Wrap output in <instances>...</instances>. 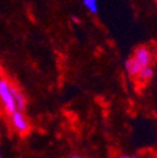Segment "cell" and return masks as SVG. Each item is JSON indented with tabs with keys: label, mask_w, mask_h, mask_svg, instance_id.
I'll use <instances>...</instances> for the list:
<instances>
[{
	"label": "cell",
	"mask_w": 157,
	"mask_h": 158,
	"mask_svg": "<svg viewBox=\"0 0 157 158\" xmlns=\"http://www.w3.org/2000/svg\"><path fill=\"white\" fill-rule=\"evenodd\" d=\"M10 85L11 84H9V82L5 78L0 77V103H2L5 113L9 115L16 110L13 95H11V90H10Z\"/></svg>",
	"instance_id": "cell-1"
},
{
	"label": "cell",
	"mask_w": 157,
	"mask_h": 158,
	"mask_svg": "<svg viewBox=\"0 0 157 158\" xmlns=\"http://www.w3.org/2000/svg\"><path fill=\"white\" fill-rule=\"evenodd\" d=\"M10 123L13 126V128L20 134H25L29 132L30 129V124H29V121L28 118L25 117V114L23 112H19V110H15L10 115Z\"/></svg>",
	"instance_id": "cell-2"
},
{
	"label": "cell",
	"mask_w": 157,
	"mask_h": 158,
	"mask_svg": "<svg viewBox=\"0 0 157 158\" xmlns=\"http://www.w3.org/2000/svg\"><path fill=\"white\" fill-rule=\"evenodd\" d=\"M133 58L136 59L137 62L141 64V67H148L151 65L152 63V54H151V50L147 48V47H138L136 50H134V55Z\"/></svg>",
	"instance_id": "cell-3"
},
{
	"label": "cell",
	"mask_w": 157,
	"mask_h": 158,
	"mask_svg": "<svg viewBox=\"0 0 157 158\" xmlns=\"http://www.w3.org/2000/svg\"><path fill=\"white\" fill-rule=\"evenodd\" d=\"M10 90H11V95H13V99H14L16 110L24 112L25 110V107H27V99H25L24 94L20 90H19L18 88H15L14 85H10Z\"/></svg>",
	"instance_id": "cell-4"
},
{
	"label": "cell",
	"mask_w": 157,
	"mask_h": 158,
	"mask_svg": "<svg viewBox=\"0 0 157 158\" xmlns=\"http://www.w3.org/2000/svg\"><path fill=\"white\" fill-rule=\"evenodd\" d=\"M126 69H127V72H128V74L131 77H137V75H138V73L141 72L142 67H141V64L137 62L134 58H129L128 60L126 62Z\"/></svg>",
	"instance_id": "cell-5"
},
{
	"label": "cell",
	"mask_w": 157,
	"mask_h": 158,
	"mask_svg": "<svg viewBox=\"0 0 157 158\" xmlns=\"http://www.w3.org/2000/svg\"><path fill=\"white\" fill-rule=\"evenodd\" d=\"M153 74H155V69L151 67V65H148V67H143L142 69H141V72L138 73V75H137V78H138V81L140 82H148L150 79L153 77Z\"/></svg>",
	"instance_id": "cell-6"
},
{
	"label": "cell",
	"mask_w": 157,
	"mask_h": 158,
	"mask_svg": "<svg viewBox=\"0 0 157 158\" xmlns=\"http://www.w3.org/2000/svg\"><path fill=\"white\" fill-rule=\"evenodd\" d=\"M82 3L92 14H97V11H98L97 0H82Z\"/></svg>",
	"instance_id": "cell-7"
},
{
	"label": "cell",
	"mask_w": 157,
	"mask_h": 158,
	"mask_svg": "<svg viewBox=\"0 0 157 158\" xmlns=\"http://www.w3.org/2000/svg\"><path fill=\"white\" fill-rule=\"evenodd\" d=\"M118 158H137V157H136V156H133V154H132V156H128V154H122V156H120Z\"/></svg>",
	"instance_id": "cell-8"
},
{
	"label": "cell",
	"mask_w": 157,
	"mask_h": 158,
	"mask_svg": "<svg viewBox=\"0 0 157 158\" xmlns=\"http://www.w3.org/2000/svg\"><path fill=\"white\" fill-rule=\"evenodd\" d=\"M68 158H84V157H81V156H77V154H72V156H69Z\"/></svg>",
	"instance_id": "cell-9"
},
{
	"label": "cell",
	"mask_w": 157,
	"mask_h": 158,
	"mask_svg": "<svg viewBox=\"0 0 157 158\" xmlns=\"http://www.w3.org/2000/svg\"><path fill=\"white\" fill-rule=\"evenodd\" d=\"M72 19H73V20H74V23H81V20H79V19H78L77 16H73Z\"/></svg>",
	"instance_id": "cell-10"
},
{
	"label": "cell",
	"mask_w": 157,
	"mask_h": 158,
	"mask_svg": "<svg viewBox=\"0 0 157 158\" xmlns=\"http://www.w3.org/2000/svg\"><path fill=\"white\" fill-rule=\"evenodd\" d=\"M0 158H4V156H3V152H2V149H0Z\"/></svg>",
	"instance_id": "cell-11"
}]
</instances>
